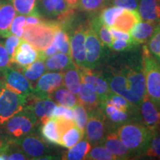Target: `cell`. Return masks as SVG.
<instances>
[{"instance_id": "cell-26", "label": "cell", "mask_w": 160, "mask_h": 160, "mask_svg": "<svg viewBox=\"0 0 160 160\" xmlns=\"http://www.w3.org/2000/svg\"><path fill=\"white\" fill-rule=\"evenodd\" d=\"M73 64L71 57L63 53H57L45 60L46 69L48 71H62Z\"/></svg>"}, {"instance_id": "cell-11", "label": "cell", "mask_w": 160, "mask_h": 160, "mask_svg": "<svg viewBox=\"0 0 160 160\" xmlns=\"http://www.w3.org/2000/svg\"><path fill=\"white\" fill-rule=\"evenodd\" d=\"M63 85V73L48 72L38 79L32 95L39 98H51L53 92Z\"/></svg>"}, {"instance_id": "cell-22", "label": "cell", "mask_w": 160, "mask_h": 160, "mask_svg": "<svg viewBox=\"0 0 160 160\" xmlns=\"http://www.w3.org/2000/svg\"><path fill=\"white\" fill-rule=\"evenodd\" d=\"M157 24L148 21H140L130 31L131 38L138 44L146 43L153 35Z\"/></svg>"}, {"instance_id": "cell-2", "label": "cell", "mask_w": 160, "mask_h": 160, "mask_svg": "<svg viewBox=\"0 0 160 160\" xmlns=\"http://www.w3.org/2000/svg\"><path fill=\"white\" fill-rule=\"evenodd\" d=\"M61 27L59 21L42 19L37 25H25L22 39L38 51H42L53 43L55 33Z\"/></svg>"}, {"instance_id": "cell-1", "label": "cell", "mask_w": 160, "mask_h": 160, "mask_svg": "<svg viewBox=\"0 0 160 160\" xmlns=\"http://www.w3.org/2000/svg\"><path fill=\"white\" fill-rule=\"evenodd\" d=\"M117 134L132 153L140 155L145 153L153 134L145 125L141 123H128L120 126Z\"/></svg>"}, {"instance_id": "cell-39", "label": "cell", "mask_w": 160, "mask_h": 160, "mask_svg": "<svg viewBox=\"0 0 160 160\" xmlns=\"http://www.w3.org/2000/svg\"><path fill=\"white\" fill-rule=\"evenodd\" d=\"M73 113H74V122L76 125L80 129L85 131L88 119V113L85 108L82 105H77L73 108Z\"/></svg>"}, {"instance_id": "cell-41", "label": "cell", "mask_w": 160, "mask_h": 160, "mask_svg": "<svg viewBox=\"0 0 160 160\" xmlns=\"http://www.w3.org/2000/svg\"><path fill=\"white\" fill-rule=\"evenodd\" d=\"M145 154L151 158L160 159V133L157 132L152 137L149 147Z\"/></svg>"}, {"instance_id": "cell-21", "label": "cell", "mask_w": 160, "mask_h": 160, "mask_svg": "<svg viewBox=\"0 0 160 160\" xmlns=\"http://www.w3.org/2000/svg\"><path fill=\"white\" fill-rule=\"evenodd\" d=\"M78 102L85 108L88 113H90L99 108V96L91 86L82 82L81 89L78 93Z\"/></svg>"}, {"instance_id": "cell-50", "label": "cell", "mask_w": 160, "mask_h": 160, "mask_svg": "<svg viewBox=\"0 0 160 160\" xmlns=\"http://www.w3.org/2000/svg\"><path fill=\"white\" fill-rule=\"evenodd\" d=\"M65 2L71 8L73 9L75 8L78 7V4H79V0H65Z\"/></svg>"}, {"instance_id": "cell-45", "label": "cell", "mask_w": 160, "mask_h": 160, "mask_svg": "<svg viewBox=\"0 0 160 160\" xmlns=\"http://www.w3.org/2000/svg\"><path fill=\"white\" fill-rule=\"evenodd\" d=\"M108 2L113 6L132 11H137L139 5L138 0H109Z\"/></svg>"}, {"instance_id": "cell-20", "label": "cell", "mask_w": 160, "mask_h": 160, "mask_svg": "<svg viewBox=\"0 0 160 160\" xmlns=\"http://www.w3.org/2000/svg\"><path fill=\"white\" fill-rule=\"evenodd\" d=\"M138 12L144 21L160 23V0H139Z\"/></svg>"}, {"instance_id": "cell-19", "label": "cell", "mask_w": 160, "mask_h": 160, "mask_svg": "<svg viewBox=\"0 0 160 160\" xmlns=\"http://www.w3.org/2000/svg\"><path fill=\"white\" fill-rule=\"evenodd\" d=\"M104 147L113 153L117 159H126L132 155V152L121 141L117 133H111L103 139Z\"/></svg>"}, {"instance_id": "cell-9", "label": "cell", "mask_w": 160, "mask_h": 160, "mask_svg": "<svg viewBox=\"0 0 160 160\" xmlns=\"http://www.w3.org/2000/svg\"><path fill=\"white\" fill-rule=\"evenodd\" d=\"M104 45L100 41L91 26L87 27L85 37V68L93 70L101 60L103 55Z\"/></svg>"}, {"instance_id": "cell-29", "label": "cell", "mask_w": 160, "mask_h": 160, "mask_svg": "<svg viewBox=\"0 0 160 160\" xmlns=\"http://www.w3.org/2000/svg\"><path fill=\"white\" fill-rule=\"evenodd\" d=\"M85 131L74 125L67 129L60 137L59 145L70 148L82 139Z\"/></svg>"}, {"instance_id": "cell-33", "label": "cell", "mask_w": 160, "mask_h": 160, "mask_svg": "<svg viewBox=\"0 0 160 160\" xmlns=\"http://www.w3.org/2000/svg\"><path fill=\"white\" fill-rule=\"evenodd\" d=\"M90 26L91 28L95 31L100 41L103 44L104 46L111 47V45L113 41V38L110 33L108 27L106 26L100 21L99 17H96L91 21Z\"/></svg>"}, {"instance_id": "cell-28", "label": "cell", "mask_w": 160, "mask_h": 160, "mask_svg": "<svg viewBox=\"0 0 160 160\" xmlns=\"http://www.w3.org/2000/svg\"><path fill=\"white\" fill-rule=\"evenodd\" d=\"M51 99H53L56 103L70 108H73L78 102L76 95L62 86L53 92Z\"/></svg>"}, {"instance_id": "cell-23", "label": "cell", "mask_w": 160, "mask_h": 160, "mask_svg": "<svg viewBox=\"0 0 160 160\" xmlns=\"http://www.w3.org/2000/svg\"><path fill=\"white\" fill-rule=\"evenodd\" d=\"M140 21H142V19L138 11L124 9L121 14L115 19L113 26L120 31L129 33L132 28Z\"/></svg>"}, {"instance_id": "cell-27", "label": "cell", "mask_w": 160, "mask_h": 160, "mask_svg": "<svg viewBox=\"0 0 160 160\" xmlns=\"http://www.w3.org/2000/svg\"><path fill=\"white\" fill-rule=\"evenodd\" d=\"M42 125L41 135L44 140L48 143L59 145L60 135L54 118H51Z\"/></svg>"}, {"instance_id": "cell-8", "label": "cell", "mask_w": 160, "mask_h": 160, "mask_svg": "<svg viewBox=\"0 0 160 160\" xmlns=\"http://www.w3.org/2000/svg\"><path fill=\"white\" fill-rule=\"evenodd\" d=\"M88 119L85 127V137L91 144L102 142L105 133V117L102 110L96 108L88 113Z\"/></svg>"}, {"instance_id": "cell-37", "label": "cell", "mask_w": 160, "mask_h": 160, "mask_svg": "<svg viewBox=\"0 0 160 160\" xmlns=\"http://www.w3.org/2000/svg\"><path fill=\"white\" fill-rule=\"evenodd\" d=\"M109 0H79L78 8L87 13H95L101 10Z\"/></svg>"}, {"instance_id": "cell-6", "label": "cell", "mask_w": 160, "mask_h": 160, "mask_svg": "<svg viewBox=\"0 0 160 160\" xmlns=\"http://www.w3.org/2000/svg\"><path fill=\"white\" fill-rule=\"evenodd\" d=\"M122 73L127 79L130 92L129 102L135 107L139 108L144 96L146 93L145 77L142 68H127L123 70Z\"/></svg>"}, {"instance_id": "cell-15", "label": "cell", "mask_w": 160, "mask_h": 160, "mask_svg": "<svg viewBox=\"0 0 160 160\" xmlns=\"http://www.w3.org/2000/svg\"><path fill=\"white\" fill-rule=\"evenodd\" d=\"M39 7L44 14L57 17L60 22L68 20L73 13V9L68 5L65 0H39L38 8Z\"/></svg>"}, {"instance_id": "cell-13", "label": "cell", "mask_w": 160, "mask_h": 160, "mask_svg": "<svg viewBox=\"0 0 160 160\" xmlns=\"http://www.w3.org/2000/svg\"><path fill=\"white\" fill-rule=\"evenodd\" d=\"M56 105L57 104L51 98H39L31 95L28 98L25 107L31 111L38 122L43 124L52 117Z\"/></svg>"}, {"instance_id": "cell-49", "label": "cell", "mask_w": 160, "mask_h": 160, "mask_svg": "<svg viewBox=\"0 0 160 160\" xmlns=\"http://www.w3.org/2000/svg\"><path fill=\"white\" fill-rule=\"evenodd\" d=\"M42 20L41 17L37 16H27L26 17V24L25 25H37Z\"/></svg>"}, {"instance_id": "cell-40", "label": "cell", "mask_w": 160, "mask_h": 160, "mask_svg": "<svg viewBox=\"0 0 160 160\" xmlns=\"http://www.w3.org/2000/svg\"><path fill=\"white\" fill-rule=\"evenodd\" d=\"M26 24V16L17 14L13 19L11 25V33L17 37L22 39L24 28Z\"/></svg>"}, {"instance_id": "cell-17", "label": "cell", "mask_w": 160, "mask_h": 160, "mask_svg": "<svg viewBox=\"0 0 160 160\" xmlns=\"http://www.w3.org/2000/svg\"><path fill=\"white\" fill-rule=\"evenodd\" d=\"M37 59H39V51L22 39V41L18 46L14 55L12 57L11 64H16L21 68L31 65Z\"/></svg>"}, {"instance_id": "cell-7", "label": "cell", "mask_w": 160, "mask_h": 160, "mask_svg": "<svg viewBox=\"0 0 160 160\" xmlns=\"http://www.w3.org/2000/svg\"><path fill=\"white\" fill-rule=\"evenodd\" d=\"M12 144H14L29 159H53V157L49 155L48 148L44 140L32 133Z\"/></svg>"}, {"instance_id": "cell-14", "label": "cell", "mask_w": 160, "mask_h": 160, "mask_svg": "<svg viewBox=\"0 0 160 160\" xmlns=\"http://www.w3.org/2000/svg\"><path fill=\"white\" fill-rule=\"evenodd\" d=\"M79 72L82 82L91 86L97 93L99 96V103L104 101L112 92L108 82L101 74H99L97 72L92 71V69L87 68H79Z\"/></svg>"}, {"instance_id": "cell-31", "label": "cell", "mask_w": 160, "mask_h": 160, "mask_svg": "<svg viewBox=\"0 0 160 160\" xmlns=\"http://www.w3.org/2000/svg\"><path fill=\"white\" fill-rule=\"evenodd\" d=\"M91 149V145L88 141H80L79 142L70 148L62 159L67 160H81L85 159L86 156Z\"/></svg>"}, {"instance_id": "cell-24", "label": "cell", "mask_w": 160, "mask_h": 160, "mask_svg": "<svg viewBox=\"0 0 160 160\" xmlns=\"http://www.w3.org/2000/svg\"><path fill=\"white\" fill-rule=\"evenodd\" d=\"M63 73V84L73 94L78 95L81 89L82 80L80 77L79 69L72 64Z\"/></svg>"}, {"instance_id": "cell-52", "label": "cell", "mask_w": 160, "mask_h": 160, "mask_svg": "<svg viewBox=\"0 0 160 160\" xmlns=\"http://www.w3.org/2000/svg\"><path fill=\"white\" fill-rule=\"evenodd\" d=\"M6 87V85H5V82L4 79L2 78V79H0V97H1V95H2V93L3 90L5 89V88Z\"/></svg>"}, {"instance_id": "cell-4", "label": "cell", "mask_w": 160, "mask_h": 160, "mask_svg": "<svg viewBox=\"0 0 160 160\" xmlns=\"http://www.w3.org/2000/svg\"><path fill=\"white\" fill-rule=\"evenodd\" d=\"M142 69L145 77L146 93L160 110V63L151 54L148 46H143Z\"/></svg>"}, {"instance_id": "cell-10", "label": "cell", "mask_w": 160, "mask_h": 160, "mask_svg": "<svg viewBox=\"0 0 160 160\" xmlns=\"http://www.w3.org/2000/svg\"><path fill=\"white\" fill-rule=\"evenodd\" d=\"M6 87L20 95L29 97L32 95L33 86L19 70L9 66L3 74Z\"/></svg>"}, {"instance_id": "cell-42", "label": "cell", "mask_w": 160, "mask_h": 160, "mask_svg": "<svg viewBox=\"0 0 160 160\" xmlns=\"http://www.w3.org/2000/svg\"><path fill=\"white\" fill-rule=\"evenodd\" d=\"M139 45V44L137 43L134 41L130 42L123 39H114L112 41V43L110 48L115 51L122 52L133 49L134 48L137 47Z\"/></svg>"}, {"instance_id": "cell-43", "label": "cell", "mask_w": 160, "mask_h": 160, "mask_svg": "<svg viewBox=\"0 0 160 160\" xmlns=\"http://www.w3.org/2000/svg\"><path fill=\"white\" fill-rule=\"evenodd\" d=\"M22 41V38L18 37L13 34H11L8 37L6 38L4 47H5L6 51H7L8 53L11 60L12 57H13V55H14L18 46L19 45V44L21 43Z\"/></svg>"}, {"instance_id": "cell-16", "label": "cell", "mask_w": 160, "mask_h": 160, "mask_svg": "<svg viewBox=\"0 0 160 160\" xmlns=\"http://www.w3.org/2000/svg\"><path fill=\"white\" fill-rule=\"evenodd\" d=\"M140 108L144 125L153 134L159 132L160 131V110L150 99L147 93L144 96Z\"/></svg>"}, {"instance_id": "cell-30", "label": "cell", "mask_w": 160, "mask_h": 160, "mask_svg": "<svg viewBox=\"0 0 160 160\" xmlns=\"http://www.w3.org/2000/svg\"><path fill=\"white\" fill-rule=\"evenodd\" d=\"M18 70H19L22 73V74L27 78L30 82H35L45 73L46 67L45 61L37 59L31 65L26 66L25 68H21Z\"/></svg>"}, {"instance_id": "cell-12", "label": "cell", "mask_w": 160, "mask_h": 160, "mask_svg": "<svg viewBox=\"0 0 160 160\" xmlns=\"http://www.w3.org/2000/svg\"><path fill=\"white\" fill-rule=\"evenodd\" d=\"M86 30L85 26H78L70 41L72 62L78 69L85 68Z\"/></svg>"}, {"instance_id": "cell-38", "label": "cell", "mask_w": 160, "mask_h": 160, "mask_svg": "<svg viewBox=\"0 0 160 160\" xmlns=\"http://www.w3.org/2000/svg\"><path fill=\"white\" fill-rule=\"evenodd\" d=\"M148 49L160 63V23H158L153 35L148 40Z\"/></svg>"}, {"instance_id": "cell-5", "label": "cell", "mask_w": 160, "mask_h": 160, "mask_svg": "<svg viewBox=\"0 0 160 160\" xmlns=\"http://www.w3.org/2000/svg\"><path fill=\"white\" fill-rule=\"evenodd\" d=\"M28 98L5 88L0 97V128L10 118L25 108Z\"/></svg>"}, {"instance_id": "cell-3", "label": "cell", "mask_w": 160, "mask_h": 160, "mask_svg": "<svg viewBox=\"0 0 160 160\" xmlns=\"http://www.w3.org/2000/svg\"><path fill=\"white\" fill-rule=\"evenodd\" d=\"M37 122V118L25 107L22 111L18 112L10 118L1 129L8 141L11 143H14L31 133Z\"/></svg>"}, {"instance_id": "cell-35", "label": "cell", "mask_w": 160, "mask_h": 160, "mask_svg": "<svg viewBox=\"0 0 160 160\" xmlns=\"http://www.w3.org/2000/svg\"><path fill=\"white\" fill-rule=\"evenodd\" d=\"M123 8L117 7V6H111L105 8L102 10L99 19L103 24L108 27H111L114 24L115 19L118 16L121 14L123 11Z\"/></svg>"}, {"instance_id": "cell-44", "label": "cell", "mask_w": 160, "mask_h": 160, "mask_svg": "<svg viewBox=\"0 0 160 160\" xmlns=\"http://www.w3.org/2000/svg\"><path fill=\"white\" fill-rule=\"evenodd\" d=\"M53 118H63V119L74 121L73 110L70 108L64 107L62 105H56L52 113Z\"/></svg>"}, {"instance_id": "cell-34", "label": "cell", "mask_w": 160, "mask_h": 160, "mask_svg": "<svg viewBox=\"0 0 160 160\" xmlns=\"http://www.w3.org/2000/svg\"><path fill=\"white\" fill-rule=\"evenodd\" d=\"M53 42L54 43L58 51L71 57V47L70 39L65 29L61 27L55 33Z\"/></svg>"}, {"instance_id": "cell-18", "label": "cell", "mask_w": 160, "mask_h": 160, "mask_svg": "<svg viewBox=\"0 0 160 160\" xmlns=\"http://www.w3.org/2000/svg\"><path fill=\"white\" fill-rule=\"evenodd\" d=\"M17 14L8 0H0V36L7 38L11 35V25Z\"/></svg>"}, {"instance_id": "cell-36", "label": "cell", "mask_w": 160, "mask_h": 160, "mask_svg": "<svg viewBox=\"0 0 160 160\" xmlns=\"http://www.w3.org/2000/svg\"><path fill=\"white\" fill-rule=\"evenodd\" d=\"M85 159L113 160L117 159V158L104 146H97L89 151V153L86 156Z\"/></svg>"}, {"instance_id": "cell-46", "label": "cell", "mask_w": 160, "mask_h": 160, "mask_svg": "<svg viewBox=\"0 0 160 160\" xmlns=\"http://www.w3.org/2000/svg\"><path fill=\"white\" fill-rule=\"evenodd\" d=\"M11 66V59L3 45L0 43V77H3L8 68Z\"/></svg>"}, {"instance_id": "cell-51", "label": "cell", "mask_w": 160, "mask_h": 160, "mask_svg": "<svg viewBox=\"0 0 160 160\" xmlns=\"http://www.w3.org/2000/svg\"><path fill=\"white\" fill-rule=\"evenodd\" d=\"M6 142H8V140L6 139L5 134L3 133L2 130L0 128V145H2L4 143H5Z\"/></svg>"}, {"instance_id": "cell-53", "label": "cell", "mask_w": 160, "mask_h": 160, "mask_svg": "<svg viewBox=\"0 0 160 160\" xmlns=\"http://www.w3.org/2000/svg\"><path fill=\"white\" fill-rule=\"evenodd\" d=\"M159 133H160V131H159Z\"/></svg>"}, {"instance_id": "cell-48", "label": "cell", "mask_w": 160, "mask_h": 160, "mask_svg": "<svg viewBox=\"0 0 160 160\" xmlns=\"http://www.w3.org/2000/svg\"><path fill=\"white\" fill-rule=\"evenodd\" d=\"M109 31L111 33L112 36V38H113L114 39H123V40H127V41H133L132 39L131 35L129 34L127 32H124L122 31H120V30L116 28L113 27H108ZM135 42V41H134Z\"/></svg>"}, {"instance_id": "cell-47", "label": "cell", "mask_w": 160, "mask_h": 160, "mask_svg": "<svg viewBox=\"0 0 160 160\" xmlns=\"http://www.w3.org/2000/svg\"><path fill=\"white\" fill-rule=\"evenodd\" d=\"M111 121L114 123H123L125 122L129 118V114L128 112L120 111L119 109L115 110L113 113L107 116Z\"/></svg>"}, {"instance_id": "cell-25", "label": "cell", "mask_w": 160, "mask_h": 160, "mask_svg": "<svg viewBox=\"0 0 160 160\" xmlns=\"http://www.w3.org/2000/svg\"><path fill=\"white\" fill-rule=\"evenodd\" d=\"M13 6L18 14L24 16H37L41 17L38 2L39 0H8Z\"/></svg>"}, {"instance_id": "cell-32", "label": "cell", "mask_w": 160, "mask_h": 160, "mask_svg": "<svg viewBox=\"0 0 160 160\" xmlns=\"http://www.w3.org/2000/svg\"><path fill=\"white\" fill-rule=\"evenodd\" d=\"M105 105H111L115 106L117 109L120 111H125V112H132L134 111V109H137L138 108L135 107L134 105H131V103L128 101L127 99H125L123 97L120 96L117 93L111 92L106 99L102 102L99 103V106H103Z\"/></svg>"}]
</instances>
